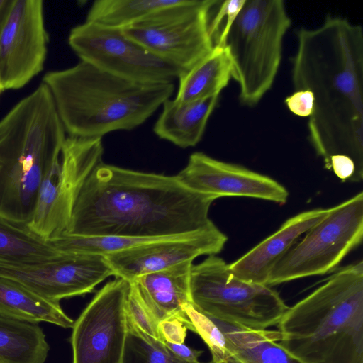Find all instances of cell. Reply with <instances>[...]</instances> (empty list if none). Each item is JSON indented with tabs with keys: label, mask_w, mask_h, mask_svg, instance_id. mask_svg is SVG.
I'll return each mask as SVG.
<instances>
[{
	"label": "cell",
	"mask_w": 363,
	"mask_h": 363,
	"mask_svg": "<svg viewBox=\"0 0 363 363\" xmlns=\"http://www.w3.org/2000/svg\"><path fill=\"white\" fill-rule=\"evenodd\" d=\"M292 58L295 91L314 98L308 139L328 169L334 156H346L363 179V30L328 16L315 28L296 33Z\"/></svg>",
	"instance_id": "6da1fadb"
},
{
	"label": "cell",
	"mask_w": 363,
	"mask_h": 363,
	"mask_svg": "<svg viewBox=\"0 0 363 363\" xmlns=\"http://www.w3.org/2000/svg\"><path fill=\"white\" fill-rule=\"evenodd\" d=\"M218 198L193 191L176 176L100 162L84 183L65 234L165 238L216 225L208 212Z\"/></svg>",
	"instance_id": "7a4b0ae2"
},
{
	"label": "cell",
	"mask_w": 363,
	"mask_h": 363,
	"mask_svg": "<svg viewBox=\"0 0 363 363\" xmlns=\"http://www.w3.org/2000/svg\"><path fill=\"white\" fill-rule=\"evenodd\" d=\"M279 342L303 363H363V262L343 267L289 307Z\"/></svg>",
	"instance_id": "3957f363"
},
{
	"label": "cell",
	"mask_w": 363,
	"mask_h": 363,
	"mask_svg": "<svg viewBox=\"0 0 363 363\" xmlns=\"http://www.w3.org/2000/svg\"><path fill=\"white\" fill-rule=\"evenodd\" d=\"M49 89L69 136L102 138L133 130L147 120L174 91L173 82L140 83L123 79L83 61L47 72Z\"/></svg>",
	"instance_id": "277c9868"
},
{
	"label": "cell",
	"mask_w": 363,
	"mask_h": 363,
	"mask_svg": "<svg viewBox=\"0 0 363 363\" xmlns=\"http://www.w3.org/2000/svg\"><path fill=\"white\" fill-rule=\"evenodd\" d=\"M52 95L41 83L0 120V215L28 225L41 185L66 139Z\"/></svg>",
	"instance_id": "5b68a950"
},
{
	"label": "cell",
	"mask_w": 363,
	"mask_h": 363,
	"mask_svg": "<svg viewBox=\"0 0 363 363\" xmlns=\"http://www.w3.org/2000/svg\"><path fill=\"white\" fill-rule=\"evenodd\" d=\"M291 24L283 1L245 0L222 45L228 50L242 104H257L271 89Z\"/></svg>",
	"instance_id": "8992f818"
},
{
	"label": "cell",
	"mask_w": 363,
	"mask_h": 363,
	"mask_svg": "<svg viewBox=\"0 0 363 363\" xmlns=\"http://www.w3.org/2000/svg\"><path fill=\"white\" fill-rule=\"evenodd\" d=\"M189 288L191 303L201 313L255 330L278 325L289 308L272 286L236 277L216 255L192 264Z\"/></svg>",
	"instance_id": "52a82bcc"
},
{
	"label": "cell",
	"mask_w": 363,
	"mask_h": 363,
	"mask_svg": "<svg viewBox=\"0 0 363 363\" xmlns=\"http://www.w3.org/2000/svg\"><path fill=\"white\" fill-rule=\"evenodd\" d=\"M363 238V192L328 208L327 215L276 263L269 286L336 269Z\"/></svg>",
	"instance_id": "ba28073f"
},
{
	"label": "cell",
	"mask_w": 363,
	"mask_h": 363,
	"mask_svg": "<svg viewBox=\"0 0 363 363\" xmlns=\"http://www.w3.org/2000/svg\"><path fill=\"white\" fill-rule=\"evenodd\" d=\"M218 2L182 0L122 31L155 55L186 72L216 46L211 32V12Z\"/></svg>",
	"instance_id": "9c48e42d"
},
{
	"label": "cell",
	"mask_w": 363,
	"mask_h": 363,
	"mask_svg": "<svg viewBox=\"0 0 363 363\" xmlns=\"http://www.w3.org/2000/svg\"><path fill=\"white\" fill-rule=\"evenodd\" d=\"M101 138L68 136L59 160L44 179L35 213L28 227L50 240L66 230L86 178L102 162Z\"/></svg>",
	"instance_id": "30bf717a"
},
{
	"label": "cell",
	"mask_w": 363,
	"mask_h": 363,
	"mask_svg": "<svg viewBox=\"0 0 363 363\" xmlns=\"http://www.w3.org/2000/svg\"><path fill=\"white\" fill-rule=\"evenodd\" d=\"M68 43L80 61L128 80L173 82L183 72L125 36L121 28L85 21L71 30Z\"/></svg>",
	"instance_id": "8fae6325"
},
{
	"label": "cell",
	"mask_w": 363,
	"mask_h": 363,
	"mask_svg": "<svg viewBox=\"0 0 363 363\" xmlns=\"http://www.w3.org/2000/svg\"><path fill=\"white\" fill-rule=\"evenodd\" d=\"M130 282L106 283L74 321L72 363H122L128 333L126 302Z\"/></svg>",
	"instance_id": "7c38bea8"
},
{
	"label": "cell",
	"mask_w": 363,
	"mask_h": 363,
	"mask_svg": "<svg viewBox=\"0 0 363 363\" xmlns=\"http://www.w3.org/2000/svg\"><path fill=\"white\" fill-rule=\"evenodd\" d=\"M48 41L43 1L13 0L0 33V75L6 90L23 87L43 71Z\"/></svg>",
	"instance_id": "4fadbf2b"
},
{
	"label": "cell",
	"mask_w": 363,
	"mask_h": 363,
	"mask_svg": "<svg viewBox=\"0 0 363 363\" xmlns=\"http://www.w3.org/2000/svg\"><path fill=\"white\" fill-rule=\"evenodd\" d=\"M111 276L113 272L101 255L64 254L54 260L35 264L0 262V277L58 302L91 293Z\"/></svg>",
	"instance_id": "5bb4252c"
},
{
	"label": "cell",
	"mask_w": 363,
	"mask_h": 363,
	"mask_svg": "<svg viewBox=\"0 0 363 363\" xmlns=\"http://www.w3.org/2000/svg\"><path fill=\"white\" fill-rule=\"evenodd\" d=\"M228 237L216 225L192 234L160 239L106 255L113 276L129 282L150 273L220 252Z\"/></svg>",
	"instance_id": "9a60e30c"
},
{
	"label": "cell",
	"mask_w": 363,
	"mask_h": 363,
	"mask_svg": "<svg viewBox=\"0 0 363 363\" xmlns=\"http://www.w3.org/2000/svg\"><path fill=\"white\" fill-rule=\"evenodd\" d=\"M175 176L186 188L218 199L250 197L284 204L289 196L285 186L268 176L201 152L191 154L186 167Z\"/></svg>",
	"instance_id": "2e32d148"
},
{
	"label": "cell",
	"mask_w": 363,
	"mask_h": 363,
	"mask_svg": "<svg viewBox=\"0 0 363 363\" xmlns=\"http://www.w3.org/2000/svg\"><path fill=\"white\" fill-rule=\"evenodd\" d=\"M209 318L220 330L210 351L212 363H303L282 347L278 330H255Z\"/></svg>",
	"instance_id": "e0dca14e"
},
{
	"label": "cell",
	"mask_w": 363,
	"mask_h": 363,
	"mask_svg": "<svg viewBox=\"0 0 363 363\" xmlns=\"http://www.w3.org/2000/svg\"><path fill=\"white\" fill-rule=\"evenodd\" d=\"M193 261L140 276L130 284L153 320L160 323L178 319L192 331L184 306L191 303L189 279Z\"/></svg>",
	"instance_id": "ac0fdd59"
},
{
	"label": "cell",
	"mask_w": 363,
	"mask_h": 363,
	"mask_svg": "<svg viewBox=\"0 0 363 363\" xmlns=\"http://www.w3.org/2000/svg\"><path fill=\"white\" fill-rule=\"evenodd\" d=\"M328 212V208L313 209L289 218L274 233L229 264L231 273L242 280L267 285L269 274L276 263Z\"/></svg>",
	"instance_id": "d6986e66"
},
{
	"label": "cell",
	"mask_w": 363,
	"mask_h": 363,
	"mask_svg": "<svg viewBox=\"0 0 363 363\" xmlns=\"http://www.w3.org/2000/svg\"><path fill=\"white\" fill-rule=\"evenodd\" d=\"M218 97L214 96L194 101L166 100L155 123L154 133L160 138L182 148L196 146L203 137Z\"/></svg>",
	"instance_id": "ffe728a7"
},
{
	"label": "cell",
	"mask_w": 363,
	"mask_h": 363,
	"mask_svg": "<svg viewBox=\"0 0 363 363\" xmlns=\"http://www.w3.org/2000/svg\"><path fill=\"white\" fill-rule=\"evenodd\" d=\"M0 315L36 324L46 322L65 328H72L74 323L60 302L44 298L4 277H0Z\"/></svg>",
	"instance_id": "44dd1931"
},
{
	"label": "cell",
	"mask_w": 363,
	"mask_h": 363,
	"mask_svg": "<svg viewBox=\"0 0 363 363\" xmlns=\"http://www.w3.org/2000/svg\"><path fill=\"white\" fill-rule=\"evenodd\" d=\"M232 78V65L227 49L216 45L211 52L179 77L174 99L194 101L219 96Z\"/></svg>",
	"instance_id": "7402d4cb"
},
{
	"label": "cell",
	"mask_w": 363,
	"mask_h": 363,
	"mask_svg": "<svg viewBox=\"0 0 363 363\" xmlns=\"http://www.w3.org/2000/svg\"><path fill=\"white\" fill-rule=\"evenodd\" d=\"M49 350L38 324L0 315V362L45 363Z\"/></svg>",
	"instance_id": "603a6c76"
},
{
	"label": "cell",
	"mask_w": 363,
	"mask_h": 363,
	"mask_svg": "<svg viewBox=\"0 0 363 363\" xmlns=\"http://www.w3.org/2000/svg\"><path fill=\"white\" fill-rule=\"evenodd\" d=\"M62 255L27 225L12 222L0 215V262L35 264L54 260Z\"/></svg>",
	"instance_id": "cb8c5ba5"
},
{
	"label": "cell",
	"mask_w": 363,
	"mask_h": 363,
	"mask_svg": "<svg viewBox=\"0 0 363 363\" xmlns=\"http://www.w3.org/2000/svg\"><path fill=\"white\" fill-rule=\"evenodd\" d=\"M181 1L98 0L89 9L86 21L122 29Z\"/></svg>",
	"instance_id": "d4e9b609"
},
{
	"label": "cell",
	"mask_w": 363,
	"mask_h": 363,
	"mask_svg": "<svg viewBox=\"0 0 363 363\" xmlns=\"http://www.w3.org/2000/svg\"><path fill=\"white\" fill-rule=\"evenodd\" d=\"M160 239L163 238L150 239L116 236H79L62 233L49 241L53 247L62 254L105 256L108 254Z\"/></svg>",
	"instance_id": "484cf974"
},
{
	"label": "cell",
	"mask_w": 363,
	"mask_h": 363,
	"mask_svg": "<svg viewBox=\"0 0 363 363\" xmlns=\"http://www.w3.org/2000/svg\"><path fill=\"white\" fill-rule=\"evenodd\" d=\"M122 363H201L183 360L167 347H157L147 342L128 323V333Z\"/></svg>",
	"instance_id": "4316f807"
},
{
	"label": "cell",
	"mask_w": 363,
	"mask_h": 363,
	"mask_svg": "<svg viewBox=\"0 0 363 363\" xmlns=\"http://www.w3.org/2000/svg\"><path fill=\"white\" fill-rule=\"evenodd\" d=\"M284 103L289 110L296 116L309 117L313 111L314 98L311 91L298 90L287 96Z\"/></svg>",
	"instance_id": "83f0119b"
},
{
	"label": "cell",
	"mask_w": 363,
	"mask_h": 363,
	"mask_svg": "<svg viewBox=\"0 0 363 363\" xmlns=\"http://www.w3.org/2000/svg\"><path fill=\"white\" fill-rule=\"evenodd\" d=\"M328 169H332L343 182H360L354 162L346 156H334L330 159Z\"/></svg>",
	"instance_id": "f1b7e54d"
},
{
	"label": "cell",
	"mask_w": 363,
	"mask_h": 363,
	"mask_svg": "<svg viewBox=\"0 0 363 363\" xmlns=\"http://www.w3.org/2000/svg\"><path fill=\"white\" fill-rule=\"evenodd\" d=\"M160 335L164 342L184 343L188 330L178 319H171L159 324Z\"/></svg>",
	"instance_id": "f546056e"
},
{
	"label": "cell",
	"mask_w": 363,
	"mask_h": 363,
	"mask_svg": "<svg viewBox=\"0 0 363 363\" xmlns=\"http://www.w3.org/2000/svg\"><path fill=\"white\" fill-rule=\"evenodd\" d=\"M167 348L177 357L187 361L195 362L199 361V357L203 354L202 350H194L184 343H174L164 342Z\"/></svg>",
	"instance_id": "4dcf8cb0"
},
{
	"label": "cell",
	"mask_w": 363,
	"mask_h": 363,
	"mask_svg": "<svg viewBox=\"0 0 363 363\" xmlns=\"http://www.w3.org/2000/svg\"><path fill=\"white\" fill-rule=\"evenodd\" d=\"M13 0H0V33L11 9Z\"/></svg>",
	"instance_id": "1f68e13d"
},
{
	"label": "cell",
	"mask_w": 363,
	"mask_h": 363,
	"mask_svg": "<svg viewBox=\"0 0 363 363\" xmlns=\"http://www.w3.org/2000/svg\"><path fill=\"white\" fill-rule=\"evenodd\" d=\"M6 90L5 86L4 85L2 79L0 75V96L2 94V93Z\"/></svg>",
	"instance_id": "d6a6232c"
},
{
	"label": "cell",
	"mask_w": 363,
	"mask_h": 363,
	"mask_svg": "<svg viewBox=\"0 0 363 363\" xmlns=\"http://www.w3.org/2000/svg\"><path fill=\"white\" fill-rule=\"evenodd\" d=\"M0 363H3V362H0Z\"/></svg>",
	"instance_id": "836d02e7"
},
{
	"label": "cell",
	"mask_w": 363,
	"mask_h": 363,
	"mask_svg": "<svg viewBox=\"0 0 363 363\" xmlns=\"http://www.w3.org/2000/svg\"><path fill=\"white\" fill-rule=\"evenodd\" d=\"M209 363H212V362H210Z\"/></svg>",
	"instance_id": "e575fe53"
}]
</instances>
